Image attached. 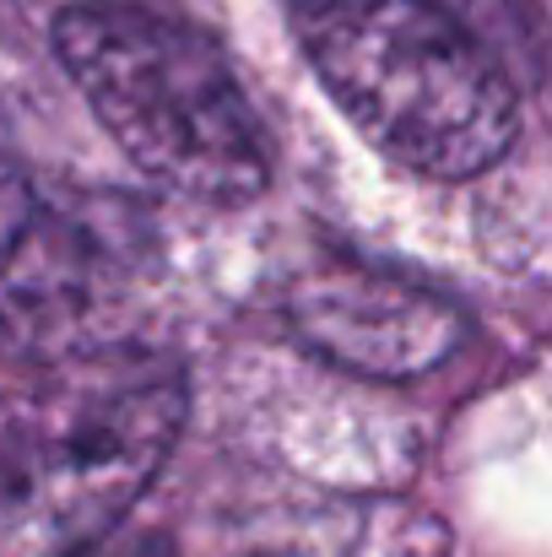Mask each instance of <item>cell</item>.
<instances>
[{
    "label": "cell",
    "mask_w": 552,
    "mask_h": 557,
    "mask_svg": "<svg viewBox=\"0 0 552 557\" xmlns=\"http://www.w3.org/2000/svg\"><path fill=\"white\" fill-rule=\"evenodd\" d=\"M49 44L93 120L152 185L222 211L271 189L260 114L228 54L189 22L136 0H71Z\"/></svg>",
    "instance_id": "obj_2"
},
{
    "label": "cell",
    "mask_w": 552,
    "mask_h": 557,
    "mask_svg": "<svg viewBox=\"0 0 552 557\" xmlns=\"http://www.w3.org/2000/svg\"><path fill=\"white\" fill-rule=\"evenodd\" d=\"M304 60L390 163L466 185L520 136L515 71L439 0H282Z\"/></svg>",
    "instance_id": "obj_1"
},
{
    "label": "cell",
    "mask_w": 552,
    "mask_h": 557,
    "mask_svg": "<svg viewBox=\"0 0 552 557\" xmlns=\"http://www.w3.org/2000/svg\"><path fill=\"white\" fill-rule=\"evenodd\" d=\"M11 422H16V400H5V395H0V444H5Z\"/></svg>",
    "instance_id": "obj_7"
},
{
    "label": "cell",
    "mask_w": 552,
    "mask_h": 557,
    "mask_svg": "<svg viewBox=\"0 0 552 557\" xmlns=\"http://www.w3.org/2000/svg\"><path fill=\"white\" fill-rule=\"evenodd\" d=\"M287 325L309 352L364 379H412L461 347V314L450 298L347 260H331L293 287Z\"/></svg>",
    "instance_id": "obj_4"
},
{
    "label": "cell",
    "mask_w": 552,
    "mask_h": 557,
    "mask_svg": "<svg viewBox=\"0 0 552 557\" xmlns=\"http://www.w3.org/2000/svg\"><path fill=\"white\" fill-rule=\"evenodd\" d=\"M439 5H444L471 38H482L510 71H515V65L537 71V33H531L520 0H439Z\"/></svg>",
    "instance_id": "obj_5"
},
{
    "label": "cell",
    "mask_w": 552,
    "mask_h": 557,
    "mask_svg": "<svg viewBox=\"0 0 552 557\" xmlns=\"http://www.w3.org/2000/svg\"><path fill=\"white\" fill-rule=\"evenodd\" d=\"M33 211H38V200H33L27 174H22L16 163H5V158H0V265H5V255L16 249L22 227L33 222Z\"/></svg>",
    "instance_id": "obj_6"
},
{
    "label": "cell",
    "mask_w": 552,
    "mask_h": 557,
    "mask_svg": "<svg viewBox=\"0 0 552 557\" xmlns=\"http://www.w3.org/2000/svg\"><path fill=\"white\" fill-rule=\"evenodd\" d=\"M184 379L163 369L103 373L16 400L0 444V553L71 557L98 547L158 482L184 428Z\"/></svg>",
    "instance_id": "obj_3"
}]
</instances>
